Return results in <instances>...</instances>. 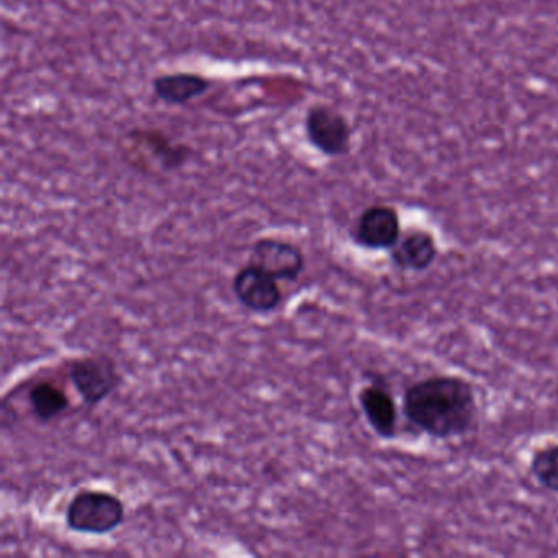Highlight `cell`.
Segmentation results:
<instances>
[{
    "label": "cell",
    "mask_w": 558,
    "mask_h": 558,
    "mask_svg": "<svg viewBox=\"0 0 558 558\" xmlns=\"http://www.w3.org/2000/svg\"><path fill=\"white\" fill-rule=\"evenodd\" d=\"M129 149L138 156L148 155V161L155 162L159 171L174 172L184 168L192 151L187 145L174 142L161 130L135 129L129 133Z\"/></svg>",
    "instance_id": "ba28073f"
},
{
    "label": "cell",
    "mask_w": 558,
    "mask_h": 558,
    "mask_svg": "<svg viewBox=\"0 0 558 558\" xmlns=\"http://www.w3.org/2000/svg\"><path fill=\"white\" fill-rule=\"evenodd\" d=\"M403 414L433 439L465 436L478 416L475 388L457 375L421 378L404 390Z\"/></svg>",
    "instance_id": "6da1fadb"
},
{
    "label": "cell",
    "mask_w": 558,
    "mask_h": 558,
    "mask_svg": "<svg viewBox=\"0 0 558 558\" xmlns=\"http://www.w3.org/2000/svg\"><path fill=\"white\" fill-rule=\"evenodd\" d=\"M439 256L436 238L427 230H410L403 233L397 246L390 250V260L403 272H424Z\"/></svg>",
    "instance_id": "8fae6325"
},
{
    "label": "cell",
    "mask_w": 558,
    "mask_h": 558,
    "mask_svg": "<svg viewBox=\"0 0 558 558\" xmlns=\"http://www.w3.org/2000/svg\"><path fill=\"white\" fill-rule=\"evenodd\" d=\"M306 142L326 158H342L352 148V126L348 117L328 104H315L306 110Z\"/></svg>",
    "instance_id": "3957f363"
},
{
    "label": "cell",
    "mask_w": 558,
    "mask_h": 558,
    "mask_svg": "<svg viewBox=\"0 0 558 558\" xmlns=\"http://www.w3.org/2000/svg\"><path fill=\"white\" fill-rule=\"evenodd\" d=\"M359 407L371 429L380 439L390 440L398 433V404L390 388L380 380L372 378L371 384L364 385L357 395Z\"/></svg>",
    "instance_id": "9c48e42d"
},
{
    "label": "cell",
    "mask_w": 558,
    "mask_h": 558,
    "mask_svg": "<svg viewBox=\"0 0 558 558\" xmlns=\"http://www.w3.org/2000/svg\"><path fill=\"white\" fill-rule=\"evenodd\" d=\"M247 263L260 267L279 282H295L305 272L306 257L302 247L280 238L254 241Z\"/></svg>",
    "instance_id": "52a82bcc"
},
{
    "label": "cell",
    "mask_w": 558,
    "mask_h": 558,
    "mask_svg": "<svg viewBox=\"0 0 558 558\" xmlns=\"http://www.w3.org/2000/svg\"><path fill=\"white\" fill-rule=\"evenodd\" d=\"M351 236L355 246L362 250H393L403 236L400 214L390 205H371L359 215L352 227Z\"/></svg>",
    "instance_id": "8992f818"
},
{
    "label": "cell",
    "mask_w": 558,
    "mask_h": 558,
    "mask_svg": "<svg viewBox=\"0 0 558 558\" xmlns=\"http://www.w3.org/2000/svg\"><path fill=\"white\" fill-rule=\"evenodd\" d=\"M125 502L104 489H81L66 506L64 519L76 534L104 537L125 522Z\"/></svg>",
    "instance_id": "7a4b0ae2"
},
{
    "label": "cell",
    "mask_w": 558,
    "mask_h": 558,
    "mask_svg": "<svg viewBox=\"0 0 558 558\" xmlns=\"http://www.w3.org/2000/svg\"><path fill=\"white\" fill-rule=\"evenodd\" d=\"M28 404L40 423H51L71 408L66 391L51 380H40L28 390Z\"/></svg>",
    "instance_id": "7c38bea8"
},
{
    "label": "cell",
    "mask_w": 558,
    "mask_h": 558,
    "mask_svg": "<svg viewBox=\"0 0 558 558\" xmlns=\"http://www.w3.org/2000/svg\"><path fill=\"white\" fill-rule=\"evenodd\" d=\"M529 472L542 488L558 495V444L535 450L529 463Z\"/></svg>",
    "instance_id": "4fadbf2b"
},
{
    "label": "cell",
    "mask_w": 558,
    "mask_h": 558,
    "mask_svg": "<svg viewBox=\"0 0 558 558\" xmlns=\"http://www.w3.org/2000/svg\"><path fill=\"white\" fill-rule=\"evenodd\" d=\"M231 290L238 303L254 315H270L277 312L283 302L279 280L251 263L244 264L234 274Z\"/></svg>",
    "instance_id": "5b68a950"
},
{
    "label": "cell",
    "mask_w": 558,
    "mask_h": 558,
    "mask_svg": "<svg viewBox=\"0 0 558 558\" xmlns=\"http://www.w3.org/2000/svg\"><path fill=\"white\" fill-rule=\"evenodd\" d=\"M68 377L87 408L99 407L122 385L119 365L107 354L76 359Z\"/></svg>",
    "instance_id": "277c9868"
},
{
    "label": "cell",
    "mask_w": 558,
    "mask_h": 558,
    "mask_svg": "<svg viewBox=\"0 0 558 558\" xmlns=\"http://www.w3.org/2000/svg\"><path fill=\"white\" fill-rule=\"evenodd\" d=\"M211 87H214V81L192 71L161 74L151 83L153 96L159 102L171 107L187 106L204 97Z\"/></svg>",
    "instance_id": "30bf717a"
}]
</instances>
